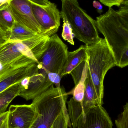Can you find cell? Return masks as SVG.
Masks as SVG:
<instances>
[{
    "label": "cell",
    "instance_id": "10",
    "mask_svg": "<svg viewBox=\"0 0 128 128\" xmlns=\"http://www.w3.org/2000/svg\"><path fill=\"white\" fill-rule=\"evenodd\" d=\"M52 85L48 76L36 73L24 77L19 83V96L27 101L33 100L47 91Z\"/></svg>",
    "mask_w": 128,
    "mask_h": 128
},
{
    "label": "cell",
    "instance_id": "20",
    "mask_svg": "<svg viewBox=\"0 0 128 128\" xmlns=\"http://www.w3.org/2000/svg\"><path fill=\"white\" fill-rule=\"evenodd\" d=\"M63 20L64 24L63 31L62 34V37L64 40L68 41L70 44L74 45V36L71 26L67 20L64 19Z\"/></svg>",
    "mask_w": 128,
    "mask_h": 128
},
{
    "label": "cell",
    "instance_id": "1",
    "mask_svg": "<svg viewBox=\"0 0 128 128\" xmlns=\"http://www.w3.org/2000/svg\"><path fill=\"white\" fill-rule=\"evenodd\" d=\"M96 24L113 54L116 66L123 68L128 66V29L117 11L109 8L96 17Z\"/></svg>",
    "mask_w": 128,
    "mask_h": 128
},
{
    "label": "cell",
    "instance_id": "27",
    "mask_svg": "<svg viewBox=\"0 0 128 128\" xmlns=\"http://www.w3.org/2000/svg\"><path fill=\"white\" fill-rule=\"evenodd\" d=\"M92 4H93V7L94 8L97 9V11L98 13L100 14L103 12V6L99 2L97 1H94Z\"/></svg>",
    "mask_w": 128,
    "mask_h": 128
},
{
    "label": "cell",
    "instance_id": "23",
    "mask_svg": "<svg viewBox=\"0 0 128 128\" xmlns=\"http://www.w3.org/2000/svg\"><path fill=\"white\" fill-rule=\"evenodd\" d=\"M126 27L128 29V7L122 5L117 10Z\"/></svg>",
    "mask_w": 128,
    "mask_h": 128
},
{
    "label": "cell",
    "instance_id": "24",
    "mask_svg": "<svg viewBox=\"0 0 128 128\" xmlns=\"http://www.w3.org/2000/svg\"><path fill=\"white\" fill-rule=\"evenodd\" d=\"M124 0H100V2L104 5L108 7L109 8H112L113 6H117L120 7L122 5Z\"/></svg>",
    "mask_w": 128,
    "mask_h": 128
},
{
    "label": "cell",
    "instance_id": "14",
    "mask_svg": "<svg viewBox=\"0 0 128 128\" xmlns=\"http://www.w3.org/2000/svg\"><path fill=\"white\" fill-rule=\"evenodd\" d=\"M86 59L87 55L86 45H82L74 51L68 52L67 63L61 74L62 78L70 73L79 64L83 61H86Z\"/></svg>",
    "mask_w": 128,
    "mask_h": 128
},
{
    "label": "cell",
    "instance_id": "19",
    "mask_svg": "<svg viewBox=\"0 0 128 128\" xmlns=\"http://www.w3.org/2000/svg\"><path fill=\"white\" fill-rule=\"evenodd\" d=\"M117 128H128V103L123 107V110L115 121Z\"/></svg>",
    "mask_w": 128,
    "mask_h": 128
},
{
    "label": "cell",
    "instance_id": "11",
    "mask_svg": "<svg viewBox=\"0 0 128 128\" xmlns=\"http://www.w3.org/2000/svg\"><path fill=\"white\" fill-rule=\"evenodd\" d=\"M8 111V128H30L38 115L32 104L11 105Z\"/></svg>",
    "mask_w": 128,
    "mask_h": 128
},
{
    "label": "cell",
    "instance_id": "8",
    "mask_svg": "<svg viewBox=\"0 0 128 128\" xmlns=\"http://www.w3.org/2000/svg\"><path fill=\"white\" fill-rule=\"evenodd\" d=\"M88 70V69H87ZM68 112L72 126L76 128L79 119L82 121L85 119L87 111L92 107L99 104L96 95L92 80L87 71V77L85 82L84 98L82 103H78L72 98L67 101Z\"/></svg>",
    "mask_w": 128,
    "mask_h": 128
},
{
    "label": "cell",
    "instance_id": "22",
    "mask_svg": "<svg viewBox=\"0 0 128 128\" xmlns=\"http://www.w3.org/2000/svg\"><path fill=\"white\" fill-rule=\"evenodd\" d=\"M47 76L49 80L55 85L58 90L61 91L63 87H61L60 86V82L62 78L60 75L56 73L50 72L47 74Z\"/></svg>",
    "mask_w": 128,
    "mask_h": 128
},
{
    "label": "cell",
    "instance_id": "28",
    "mask_svg": "<svg viewBox=\"0 0 128 128\" xmlns=\"http://www.w3.org/2000/svg\"><path fill=\"white\" fill-rule=\"evenodd\" d=\"M10 1V0H0V8L8 4Z\"/></svg>",
    "mask_w": 128,
    "mask_h": 128
},
{
    "label": "cell",
    "instance_id": "2",
    "mask_svg": "<svg viewBox=\"0 0 128 128\" xmlns=\"http://www.w3.org/2000/svg\"><path fill=\"white\" fill-rule=\"evenodd\" d=\"M68 95L64 87L59 91L53 84L44 93L33 99L31 104L38 115L30 128H52L63 113L69 127L72 128L66 106Z\"/></svg>",
    "mask_w": 128,
    "mask_h": 128
},
{
    "label": "cell",
    "instance_id": "12",
    "mask_svg": "<svg viewBox=\"0 0 128 128\" xmlns=\"http://www.w3.org/2000/svg\"><path fill=\"white\" fill-rule=\"evenodd\" d=\"M109 114L102 105L98 104L90 108L83 121L80 119L76 128H112Z\"/></svg>",
    "mask_w": 128,
    "mask_h": 128
},
{
    "label": "cell",
    "instance_id": "4",
    "mask_svg": "<svg viewBox=\"0 0 128 128\" xmlns=\"http://www.w3.org/2000/svg\"><path fill=\"white\" fill-rule=\"evenodd\" d=\"M61 17L68 21L74 37L86 46L93 45L101 39L99 37L96 20L80 7L76 0L62 1Z\"/></svg>",
    "mask_w": 128,
    "mask_h": 128
},
{
    "label": "cell",
    "instance_id": "25",
    "mask_svg": "<svg viewBox=\"0 0 128 128\" xmlns=\"http://www.w3.org/2000/svg\"><path fill=\"white\" fill-rule=\"evenodd\" d=\"M8 111L0 115V128H8Z\"/></svg>",
    "mask_w": 128,
    "mask_h": 128
},
{
    "label": "cell",
    "instance_id": "13",
    "mask_svg": "<svg viewBox=\"0 0 128 128\" xmlns=\"http://www.w3.org/2000/svg\"><path fill=\"white\" fill-rule=\"evenodd\" d=\"M24 56L35 62L30 51L22 41L8 40L0 45V62L3 65L9 64Z\"/></svg>",
    "mask_w": 128,
    "mask_h": 128
},
{
    "label": "cell",
    "instance_id": "17",
    "mask_svg": "<svg viewBox=\"0 0 128 128\" xmlns=\"http://www.w3.org/2000/svg\"><path fill=\"white\" fill-rule=\"evenodd\" d=\"M9 2L0 8V28L6 34L10 31L15 23L8 10Z\"/></svg>",
    "mask_w": 128,
    "mask_h": 128
},
{
    "label": "cell",
    "instance_id": "9",
    "mask_svg": "<svg viewBox=\"0 0 128 128\" xmlns=\"http://www.w3.org/2000/svg\"><path fill=\"white\" fill-rule=\"evenodd\" d=\"M8 10L15 22L38 34H53L45 31L36 20L28 0H10Z\"/></svg>",
    "mask_w": 128,
    "mask_h": 128
},
{
    "label": "cell",
    "instance_id": "7",
    "mask_svg": "<svg viewBox=\"0 0 128 128\" xmlns=\"http://www.w3.org/2000/svg\"><path fill=\"white\" fill-rule=\"evenodd\" d=\"M33 13L44 30L53 34L60 25V13L55 4L48 0H28Z\"/></svg>",
    "mask_w": 128,
    "mask_h": 128
},
{
    "label": "cell",
    "instance_id": "15",
    "mask_svg": "<svg viewBox=\"0 0 128 128\" xmlns=\"http://www.w3.org/2000/svg\"><path fill=\"white\" fill-rule=\"evenodd\" d=\"M39 34H40L32 31L15 22L11 30L6 34V35L8 40L22 41L32 38Z\"/></svg>",
    "mask_w": 128,
    "mask_h": 128
},
{
    "label": "cell",
    "instance_id": "26",
    "mask_svg": "<svg viewBox=\"0 0 128 128\" xmlns=\"http://www.w3.org/2000/svg\"><path fill=\"white\" fill-rule=\"evenodd\" d=\"M8 40L6 34L0 28V45ZM4 68V65L0 62V74Z\"/></svg>",
    "mask_w": 128,
    "mask_h": 128
},
{
    "label": "cell",
    "instance_id": "29",
    "mask_svg": "<svg viewBox=\"0 0 128 128\" xmlns=\"http://www.w3.org/2000/svg\"><path fill=\"white\" fill-rule=\"evenodd\" d=\"M122 5L126 6L128 7V1H124L122 4Z\"/></svg>",
    "mask_w": 128,
    "mask_h": 128
},
{
    "label": "cell",
    "instance_id": "21",
    "mask_svg": "<svg viewBox=\"0 0 128 128\" xmlns=\"http://www.w3.org/2000/svg\"><path fill=\"white\" fill-rule=\"evenodd\" d=\"M86 63V61L82 62L75 68L70 73L73 78L75 86L79 83L81 80Z\"/></svg>",
    "mask_w": 128,
    "mask_h": 128
},
{
    "label": "cell",
    "instance_id": "18",
    "mask_svg": "<svg viewBox=\"0 0 128 128\" xmlns=\"http://www.w3.org/2000/svg\"><path fill=\"white\" fill-rule=\"evenodd\" d=\"M88 69L87 63H86L84 69L82 77L80 82L68 94L73 95L74 100L78 103H82L84 96L85 90V82L87 77V71Z\"/></svg>",
    "mask_w": 128,
    "mask_h": 128
},
{
    "label": "cell",
    "instance_id": "3",
    "mask_svg": "<svg viewBox=\"0 0 128 128\" xmlns=\"http://www.w3.org/2000/svg\"><path fill=\"white\" fill-rule=\"evenodd\" d=\"M86 46L87 71L99 104L102 106L104 77L110 69L116 66V62L104 38H101L93 45Z\"/></svg>",
    "mask_w": 128,
    "mask_h": 128
},
{
    "label": "cell",
    "instance_id": "6",
    "mask_svg": "<svg viewBox=\"0 0 128 128\" xmlns=\"http://www.w3.org/2000/svg\"><path fill=\"white\" fill-rule=\"evenodd\" d=\"M38 64L24 56L4 65L0 74V93L24 77L38 73Z\"/></svg>",
    "mask_w": 128,
    "mask_h": 128
},
{
    "label": "cell",
    "instance_id": "16",
    "mask_svg": "<svg viewBox=\"0 0 128 128\" xmlns=\"http://www.w3.org/2000/svg\"><path fill=\"white\" fill-rule=\"evenodd\" d=\"M20 93L18 83H15L0 93V115L6 112L10 102Z\"/></svg>",
    "mask_w": 128,
    "mask_h": 128
},
{
    "label": "cell",
    "instance_id": "5",
    "mask_svg": "<svg viewBox=\"0 0 128 128\" xmlns=\"http://www.w3.org/2000/svg\"><path fill=\"white\" fill-rule=\"evenodd\" d=\"M68 47L57 34L51 36L46 50L38 64V73L47 76L50 72L61 75L68 59Z\"/></svg>",
    "mask_w": 128,
    "mask_h": 128
}]
</instances>
